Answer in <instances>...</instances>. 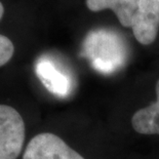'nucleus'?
<instances>
[{"label":"nucleus","instance_id":"nucleus-1","mask_svg":"<svg viewBox=\"0 0 159 159\" xmlns=\"http://www.w3.org/2000/svg\"><path fill=\"white\" fill-rule=\"evenodd\" d=\"M83 56L94 69L110 74L121 68L126 61V47L116 33L106 29L91 31L83 42Z\"/></svg>","mask_w":159,"mask_h":159},{"label":"nucleus","instance_id":"nucleus-2","mask_svg":"<svg viewBox=\"0 0 159 159\" xmlns=\"http://www.w3.org/2000/svg\"><path fill=\"white\" fill-rule=\"evenodd\" d=\"M26 127L21 114L0 104V159H18L25 143Z\"/></svg>","mask_w":159,"mask_h":159},{"label":"nucleus","instance_id":"nucleus-3","mask_svg":"<svg viewBox=\"0 0 159 159\" xmlns=\"http://www.w3.org/2000/svg\"><path fill=\"white\" fill-rule=\"evenodd\" d=\"M23 159H85L55 134L43 133L32 138Z\"/></svg>","mask_w":159,"mask_h":159},{"label":"nucleus","instance_id":"nucleus-4","mask_svg":"<svg viewBox=\"0 0 159 159\" xmlns=\"http://www.w3.org/2000/svg\"><path fill=\"white\" fill-rule=\"evenodd\" d=\"M133 33L141 44H152L159 30V0H139L134 16Z\"/></svg>","mask_w":159,"mask_h":159},{"label":"nucleus","instance_id":"nucleus-5","mask_svg":"<svg viewBox=\"0 0 159 159\" xmlns=\"http://www.w3.org/2000/svg\"><path fill=\"white\" fill-rule=\"evenodd\" d=\"M35 72L40 81L47 89L59 97H66L70 93L71 83L69 77L57 70L49 60H39L36 64Z\"/></svg>","mask_w":159,"mask_h":159},{"label":"nucleus","instance_id":"nucleus-6","mask_svg":"<svg viewBox=\"0 0 159 159\" xmlns=\"http://www.w3.org/2000/svg\"><path fill=\"white\" fill-rule=\"evenodd\" d=\"M139 0H86V6L91 11L111 9L123 27L131 28L134 16L138 9Z\"/></svg>","mask_w":159,"mask_h":159},{"label":"nucleus","instance_id":"nucleus-7","mask_svg":"<svg viewBox=\"0 0 159 159\" xmlns=\"http://www.w3.org/2000/svg\"><path fill=\"white\" fill-rule=\"evenodd\" d=\"M157 100L140 109L131 118V125L141 134H159V79L156 83Z\"/></svg>","mask_w":159,"mask_h":159},{"label":"nucleus","instance_id":"nucleus-8","mask_svg":"<svg viewBox=\"0 0 159 159\" xmlns=\"http://www.w3.org/2000/svg\"><path fill=\"white\" fill-rule=\"evenodd\" d=\"M3 13H4V7L2 2L0 1V21H1ZM15 52V46H13L11 40L4 35L0 34V67L4 66L8 63Z\"/></svg>","mask_w":159,"mask_h":159}]
</instances>
